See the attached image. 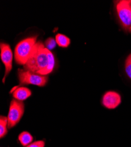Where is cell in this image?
<instances>
[{"label":"cell","mask_w":131,"mask_h":147,"mask_svg":"<svg viewBox=\"0 0 131 147\" xmlns=\"http://www.w3.org/2000/svg\"><path fill=\"white\" fill-rule=\"evenodd\" d=\"M49 51L42 42H37L30 58L24 65V69L40 74L48 65Z\"/></svg>","instance_id":"1"},{"label":"cell","mask_w":131,"mask_h":147,"mask_svg":"<svg viewBox=\"0 0 131 147\" xmlns=\"http://www.w3.org/2000/svg\"><path fill=\"white\" fill-rule=\"evenodd\" d=\"M37 36H31L20 41L15 48L14 57L17 64L24 65L30 58L34 47L37 43Z\"/></svg>","instance_id":"2"},{"label":"cell","mask_w":131,"mask_h":147,"mask_svg":"<svg viewBox=\"0 0 131 147\" xmlns=\"http://www.w3.org/2000/svg\"><path fill=\"white\" fill-rule=\"evenodd\" d=\"M18 79L20 85H34L38 87H44L48 78L46 76H41L25 69L18 70Z\"/></svg>","instance_id":"3"},{"label":"cell","mask_w":131,"mask_h":147,"mask_svg":"<svg viewBox=\"0 0 131 147\" xmlns=\"http://www.w3.org/2000/svg\"><path fill=\"white\" fill-rule=\"evenodd\" d=\"M24 110L25 106L22 102L15 99L11 101L7 116L8 129L14 127L19 123L24 113Z\"/></svg>","instance_id":"4"},{"label":"cell","mask_w":131,"mask_h":147,"mask_svg":"<svg viewBox=\"0 0 131 147\" xmlns=\"http://www.w3.org/2000/svg\"><path fill=\"white\" fill-rule=\"evenodd\" d=\"M117 13L122 26L129 29L131 27V1L122 0L116 5Z\"/></svg>","instance_id":"5"},{"label":"cell","mask_w":131,"mask_h":147,"mask_svg":"<svg viewBox=\"0 0 131 147\" xmlns=\"http://www.w3.org/2000/svg\"><path fill=\"white\" fill-rule=\"evenodd\" d=\"M0 48H1V59L5 67V72L3 78V82H4L7 76L9 74L12 69L13 55L11 47L8 44L1 43Z\"/></svg>","instance_id":"6"},{"label":"cell","mask_w":131,"mask_h":147,"mask_svg":"<svg viewBox=\"0 0 131 147\" xmlns=\"http://www.w3.org/2000/svg\"><path fill=\"white\" fill-rule=\"evenodd\" d=\"M102 103L106 108L115 109L121 104V96L115 91H108L103 95Z\"/></svg>","instance_id":"7"},{"label":"cell","mask_w":131,"mask_h":147,"mask_svg":"<svg viewBox=\"0 0 131 147\" xmlns=\"http://www.w3.org/2000/svg\"><path fill=\"white\" fill-rule=\"evenodd\" d=\"M11 92H13L15 100L21 102L27 100L32 95V92L29 88L24 87H15L12 90Z\"/></svg>","instance_id":"8"},{"label":"cell","mask_w":131,"mask_h":147,"mask_svg":"<svg viewBox=\"0 0 131 147\" xmlns=\"http://www.w3.org/2000/svg\"><path fill=\"white\" fill-rule=\"evenodd\" d=\"M34 137L32 135L27 131L21 132L18 137V141L23 147H26L33 142Z\"/></svg>","instance_id":"9"},{"label":"cell","mask_w":131,"mask_h":147,"mask_svg":"<svg viewBox=\"0 0 131 147\" xmlns=\"http://www.w3.org/2000/svg\"><path fill=\"white\" fill-rule=\"evenodd\" d=\"M8 118L6 117L1 115L0 117V138H4L8 134Z\"/></svg>","instance_id":"10"},{"label":"cell","mask_w":131,"mask_h":147,"mask_svg":"<svg viewBox=\"0 0 131 147\" xmlns=\"http://www.w3.org/2000/svg\"><path fill=\"white\" fill-rule=\"evenodd\" d=\"M55 40L56 44L62 48L68 47L71 42L70 39L66 35L62 34H58L55 36Z\"/></svg>","instance_id":"11"},{"label":"cell","mask_w":131,"mask_h":147,"mask_svg":"<svg viewBox=\"0 0 131 147\" xmlns=\"http://www.w3.org/2000/svg\"><path fill=\"white\" fill-rule=\"evenodd\" d=\"M48 57H49V64L48 67L42 71L40 74V75L41 76H47L48 74L51 73L55 65V59H54V57L52 54V53L51 52V51H49L48 52Z\"/></svg>","instance_id":"12"},{"label":"cell","mask_w":131,"mask_h":147,"mask_svg":"<svg viewBox=\"0 0 131 147\" xmlns=\"http://www.w3.org/2000/svg\"><path fill=\"white\" fill-rule=\"evenodd\" d=\"M125 72L128 77L131 79V54L128 55L125 61Z\"/></svg>","instance_id":"13"},{"label":"cell","mask_w":131,"mask_h":147,"mask_svg":"<svg viewBox=\"0 0 131 147\" xmlns=\"http://www.w3.org/2000/svg\"><path fill=\"white\" fill-rule=\"evenodd\" d=\"M56 42L55 39H54L52 37L47 38L45 42V45L46 47V48H47L48 50L51 51L56 47Z\"/></svg>","instance_id":"14"},{"label":"cell","mask_w":131,"mask_h":147,"mask_svg":"<svg viewBox=\"0 0 131 147\" xmlns=\"http://www.w3.org/2000/svg\"><path fill=\"white\" fill-rule=\"evenodd\" d=\"M45 142L44 140H38L32 142L26 147H45Z\"/></svg>","instance_id":"15"},{"label":"cell","mask_w":131,"mask_h":147,"mask_svg":"<svg viewBox=\"0 0 131 147\" xmlns=\"http://www.w3.org/2000/svg\"><path fill=\"white\" fill-rule=\"evenodd\" d=\"M129 31L131 32V27L129 28Z\"/></svg>","instance_id":"16"}]
</instances>
